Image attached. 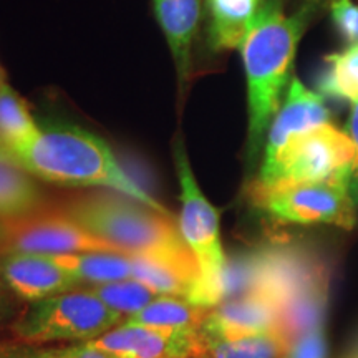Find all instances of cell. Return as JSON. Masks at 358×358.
I'll list each match as a JSON object with an SVG mask.
<instances>
[{"label": "cell", "instance_id": "1", "mask_svg": "<svg viewBox=\"0 0 358 358\" xmlns=\"http://www.w3.org/2000/svg\"><path fill=\"white\" fill-rule=\"evenodd\" d=\"M307 8L285 15L279 0L259 8L241 42L248 82L249 150L256 153L282 103L295 50L306 30Z\"/></svg>", "mask_w": 358, "mask_h": 358}, {"label": "cell", "instance_id": "2", "mask_svg": "<svg viewBox=\"0 0 358 358\" xmlns=\"http://www.w3.org/2000/svg\"><path fill=\"white\" fill-rule=\"evenodd\" d=\"M32 176L66 186H101L140 201L159 213L166 208L138 185L96 134L78 127L40 129L32 141L10 155Z\"/></svg>", "mask_w": 358, "mask_h": 358}, {"label": "cell", "instance_id": "3", "mask_svg": "<svg viewBox=\"0 0 358 358\" xmlns=\"http://www.w3.org/2000/svg\"><path fill=\"white\" fill-rule=\"evenodd\" d=\"M60 211L127 256L199 267L171 216L129 196L95 192L70 199Z\"/></svg>", "mask_w": 358, "mask_h": 358}, {"label": "cell", "instance_id": "4", "mask_svg": "<svg viewBox=\"0 0 358 358\" xmlns=\"http://www.w3.org/2000/svg\"><path fill=\"white\" fill-rule=\"evenodd\" d=\"M123 317L111 310L92 289H73L30 302L10 324L13 338L30 345L92 342Z\"/></svg>", "mask_w": 358, "mask_h": 358}, {"label": "cell", "instance_id": "5", "mask_svg": "<svg viewBox=\"0 0 358 358\" xmlns=\"http://www.w3.org/2000/svg\"><path fill=\"white\" fill-rule=\"evenodd\" d=\"M174 164L181 186V216L178 227L201 268L199 284L187 301L209 310L214 307V290L227 264L219 236V213L201 191L182 143L174 146Z\"/></svg>", "mask_w": 358, "mask_h": 358}, {"label": "cell", "instance_id": "6", "mask_svg": "<svg viewBox=\"0 0 358 358\" xmlns=\"http://www.w3.org/2000/svg\"><path fill=\"white\" fill-rule=\"evenodd\" d=\"M355 161L357 146L348 133L327 123L294 138L275 161L261 168L256 185L350 181Z\"/></svg>", "mask_w": 358, "mask_h": 358}, {"label": "cell", "instance_id": "7", "mask_svg": "<svg viewBox=\"0 0 358 358\" xmlns=\"http://www.w3.org/2000/svg\"><path fill=\"white\" fill-rule=\"evenodd\" d=\"M250 198L257 208L284 222L329 224L343 229L355 226L350 181L345 179L279 186L254 182Z\"/></svg>", "mask_w": 358, "mask_h": 358}, {"label": "cell", "instance_id": "8", "mask_svg": "<svg viewBox=\"0 0 358 358\" xmlns=\"http://www.w3.org/2000/svg\"><path fill=\"white\" fill-rule=\"evenodd\" d=\"M6 237L2 252H29L40 256H66L78 252H120L106 241L88 232L64 211H42L19 221L2 222Z\"/></svg>", "mask_w": 358, "mask_h": 358}, {"label": "cell", "instance_id": "9", "mask_svg": "<svg viewBox=\"0 0 358 358\" xmlns=\"http://www.w3.org/2000/svg\"><path fill=\"white\" fill-rule=\"evenodd\" d=\"M92 343L115 358H196L199 332L155 329L124 320Z\"/></svg>", "mask_w": 358, "mask_h": 358}, {"label": "cell", "instance_id": "10", "mask_svg": "<svg viewBox=\"0 0 358 358\" xmlns=\"http://www.w3.org/2000/svg\"><path fill=\"white\" fill-rule=\"evenodd\" d=\"M280 306L271 295L250 292L209 308L199 335L206 338H239L279 332Z\"/></svg>", "mask_w": 358, "mask_h": 358}, {"label": "cell", "instance_id": "11", "mask_svg": "<svg viewBox=\"0 0 358 358\" xmlns=\"http://www.w3.org/2000/svg\"><path fill=\"white\" fill-rule=\"evenodd\" d=\"M0 282L27 302L42 301L82 285L52 257L29 252L0 254Z\"/></svg>", "mask_w": 358, "mask_h": 358}, {"label": "cell", "instance_id": "12", "mask_svg": "<svg viewBox=\"0 0 358 358\" xmlns=\"http://www.w3.org/2000/svg\"><path fill=\"white\" fill-rule=\"evenodd\" d=\"M327 123H330V111L325 106L324 96L294 78L267 129L262 166L275 161L294 138Z\"/></svg>", "mask_w": 358, "mask_h": 358}, {"label": "cell", "instance_id": "13", "mask_svg": "<svg viewBox=\"0 0 358 358\" xmlns=\"http://www.w3.org/2000/svg\"><path fill=\"white\" fill-rule=\"evenodd\" d=\"M43 192L32 174L0 151V222H12L42 211Z\"/></svg>", "mask_w": 358, "mask_h": 358}, {"label": "cell", "instance_id": "14", "mask_svg": "<svg viewBox=\"0 0 358 358\" xmlns=\"http://www.w3.org/2000/svg\"><path fill=\"white\" fill-rule=\"evenodd\" d=\"M155 10L178 65L179 77L185 78L189 69L192 37L199 22V0H155Z\"/></svg>", "mask_w": 358, "mask_h": 358}, {"label": "cell", "instance_id": "15", "mask_svg": "<svg viewBox=\"0 0 358 358\" xmlns=\"http://www.w3.org/2000/svg\"><path fill=\"white\" fill-rule=\"evenodd\" d=\"M133 262V277L159 295L189 299L201 280V268L163 259L129 256Z\"/></svg>", "mask_w": 358, "mask_h": 358}, {"label": "cell", "instance_id": "16", "mask_svg": "<svg viewBox=\"0 0 358 358\" xmlns=\"http://www.w3.org/2000/svg\"><path fill=\"white\" fill-rule=\"evenodd\" d=\"M77 279L80 284L101 285L133 277L131 257L120 252H78L48 256Z\"/></svg>", "mask_w": 358, "mask_h": 358}, {"label": "cell", "instance_id": "17", "mask_svg": "<svg viewBox=\"0 0 358 358\" xmlns=\"http://www.w3.org/2000/svg\"><path fill=\"white\" fill-rule=\"evenodd\" d=\"M208 308L194 306L189 301L171 295H159L153 302L127 322L136 325L155 327V329L179 330V332H199Z\"/></svg>", "mask_w": 358, "mask_h": 358}, {"label": "cell", "instance_id": "18", "mask_svg": "<svg viewBox=\"0 0 358 358\" xmlns=\"http://www.w3.org/2000/svg\"><path fill=\"white\" fill-rule=\"evenodd\" d=\"M261 0H208L211 13V43L216 50L239 47Z\"/></svg>", "mask_w": 358, "mask_h": 358}, {"label": "cell", "instance_id": "19", "mask_svg": "<svg viewBox=\"0 0 358 358\" xmlns=\"http://www.w3.org/2000/svg\"><path fill=\"white\" fill-rule=\"evenodd\" d=\"M38 131L24 98L7 82L3 83L0 88V151L13 155L32 141Z\"/></svg>", "mask_w": 358, "mask_h": 358}, {"label": "cell", "instance_id": "20", "mask_svg": "<svg viewBox=\"0 0 358 358\" xmlns=\"http://www.w3.org/2000/svg\"><path fill=\"white\" fill-rule=\"evenodd\" d=\"M285 340L280 332L239 338H206L199 335L196 358H282Z\"/></svg>", "mask_w": 358, "mask_h": 358}, {"label": "cell", "instance_id": "21", "mask_svg": "<svg viewBox=\"0 0 358 358\" xmlns=\"http://www.w3.org/2000/svg\"><path fill=\"white\" fill-rule=\"evenodd\" d=\"M327 69L319 80L322 95L358 103V43L325 58Z\"/></svg>", "mask_w": 358, "mask_h": 358}, {"label": "cell", "instance_id": "22", "mask_svg": "<svg viewBox=\"0 0 358 358\" xmlns=\"http://www.w3.org/2000/svg\"><path fill=\"white\" fill-rule=\"evenodd\" d=\"M92 292L100 297L103 302L108 306L111 310L118 312L123 317H131L134 313L143 310L148 303H151L156 297H159L158 292L150 289L148 285L141 284L140 280L127 279L118 282H110V284L93 285Z\"/></svg>", "mask_w": 358, "mask_h": 358}, {"label": "cell", "instance_id": "23", "mask_svg": "<svg viewBox=\"0 0 358 358\" xmlns=\"http://www.w3.org/2000/svg\"><path fill=\"white\" fill-rule=\"evenodd\" d=\"M327 347L322 325L294 335L285 342L282 358H325Z\"/></svg>", "mask_w": 358, "mask_h": 358}, {"label": "cell", "instance_id": "24", "mask_svg": "<svg viewBox=\"0 0 358 358\" xmlns=\"http://www.w3.org/2000/svg\"><path fill=\"white\" fill-rule=\"evenodd\" d=\"M330 13L342 37L352 45L358 43V6L352 0H332Z\"/></svg>", "mask_w": 358, "mask_h": 358}, {"label": "cell", "instance_id": "25", "mask_svg": "<svg viewBox=\"0 0 358 358\" xmlns=\"http://www.w3.org/2000/svg\"><path fill=\"white\" fill-rule=\"evenodd\" d=\"M70 358H115L110 355L108 352L101 350L96 345H93L92 342H83L75 345V350L71 353Z\"/></svg>", "mask_w": 358, "mask_h": 358}, {"label": "cell", "instance_id": "26", "mask_svg": "<svg viewBox=\"0 0 358 358\" xmlns=\"http://www.w3.org/2000/svg\"><path fill=\"white\" fill-rule=\"evenodd\" d=\"M13 313V294L0 282V327L10 319Z\"/></svg>", "mask_w": 358, "mask_h": 358}, {"label": "cell", "instance_id": "27", "mask_svg": "<svg viewBox=\"0 0 358 358\" xmlns=\"http://www.w3.org/2000/svg\"><path fill=\"white\" fill-rule=\"evenodd\" d=\"M347 133L357 146V161H355V168H353L352 179L355 178L358 181V103H355L352 108L350 118H348V124H347Z\"/></svg>", "mask_w": 358, "mask_h": 358}, {"label": "cell", "instance_id": "28", "mask_svg": "<svg viewBox=\"0 0 358 358\" xmlns=\"http://www.w3.org/2000/svg\"><path fill=\"white\" fill-rule=\"evenodd\" d=\"M324 2H325V0H303L302 8H307L308 12H313L317 7L322 6Z\"/></svg>", "mask_w": 358, "mask_h": 358}, {"label": "cell", "instance_id": "29", "mask_svg": "<svg viewBox=\"0 0 358 358\" xmlns=\"http://www.w3.org/2000/svg\"><path fill=\"white\" fill-rule=\"evenodd\" d=\"M3 237H6V231H3V224L0 222V244H2Z\"/></svg>", "mask_w": 358, "mask_h": 358}, {"label": "cell", "instance_id": "30", "mask_svg": "<svg viewBox=\"0 0 358 358\" xmlns=\"http://www.w3.org/2000/svg\"><path fill=\"white\" fill-rule=\"evenodd\" d=\"M3 83H6V77H3V70L0 69V88H2Z\"/></svg>", "mask_w": 358, "mask_h": 358}]
</instances>
